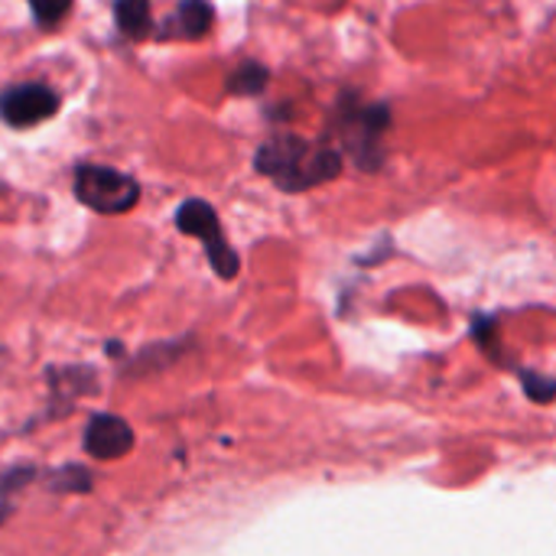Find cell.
Listing matches in <instances>:
<instances>
[{"mask_svg":"<svg viewBox=\"0 0 556 556\" xmlns=\"http://www.w3.org/2000/svg\"><path fill=\"white\" fill-rule=\"evenodd\" d=\"M254 166L257 173L270 176L283 192H303L336 179L342 173V156L326 143H309L303 137L280 134L254 153Z\"/></svg>","mask_w":556,"mask_h":556,"instance_id":"obj_1","label":"cell"},{"mask_svg":"<svg viewBox=\"0 0 556 556\" xmlns=\"http://www.w3.org/2000/svg\"><path fill=\"white\" fill-rule=\"evenodd\" d=\"M388 124H391V117H388L384 104H358L355 98H342L339 114H336L339 137L362 169H378L381 134L388 130Z\"/></svg>","mask_w":556,"mask_h":556,"instance_id":"obj_2","label":"cell"},{"mask_svg":"<svg viewBox=\"0 0 556 556\" xmlns=\"http://www.w3.org/2000/svg\"><path fill=\"white\" fill-rule=\"evenodd\" d=\"M75 195L81 205H88L101 215H124L140 202V186H137V179H130L111 166L85 163L75 169Z\"/></svg>","mask_w":556,"mask_h":556,"instance_id":"obj_3","label":"cell"},{"mask_svg":"<svg viewBox=\"0 0 556 556\" xmlns=\"http://www.w3.org/2000/svg\"><path fill=\"white\" fill-rule=\"evenodd\" d=\"M176 228L186 231V235L202 238L205 254H208V261H212V267H215V274H218L222 280H235V277H238L241 261H238V254L228 248V241H225V235H222V222H218V215H215V208H212L208 202H202V199L182 202V205L176 208Z\"/></svg>","mask_w":556,"mask_h":556,"instance_id":"obj_4","label":"cell"},{"mask_svg":"<svg viewBox=\"0 0 556 556\" xmlns=\"http://www.w3.org/2000/svg\"><path fill=\"white\" fill-rule=\"evenodd\" d=\"M59 111V94L49 85L39 81H26V85H13L0 94V117L10 127H33L49 121Z\"/></svg>","mask_w":556,"mask_h":556,"instance_id":"obj_5","label":"cell"},{"mask_svg":"<svg viewBox=\"0 0 556 556\" xmlns=\"http://www.w3.org/2000/svg\"><path fill=\"white\" fill-rule=\"evenodd\" d=\"M85 453L94 459H121L134 446V430L114 414H98L85 427Z\"/></svg>","mask_w":556,"mask_h":556,"instance_id":"obj_6","label":"cell"},{"mask_svg":"<svg viewBox=\"0 0 556 556\" xmlns=\"http://www.w3.org/2000/svg\"><path fill=\"white\" fill-rule=\"evenodd\" d=\"M212 26V7L208 0H182L173 16L166 20V33L169 36H182V39H199L205 36Z\"/></svg>","mask_w":556,"mask_h":556,"instance_id":"obj_7","label":"cell"},{"mask_svg":"<svg viewBox=\"0 0 556 556\" xmlns=\"http://www.w3.org/2000/svg\"><path fill=\"white\" fill-rule=\"evenodd\" d=\"M114 20L124 36L143 39L150 33V0H117L114 3Z\"/></svg>","mask_w":556,"mask_h":556,"instance_id":"obj_8","label":"cell"},{"mask_svg":"<svg viewBox=\"0 0 556 556\" xmlns=\"http://www.w3.org/2000/svg\"><path fill=\"white\" fill-rule=\"evenodd\" d=\"M267 68L264 65H257V62H241L238 68H235V75L228 78V91L231 94H261L264 91V85H267Z\"/></svg>","mask_w":556,"mask_h":556,"instance_id":"obj_9","label":"cell"},{"mask_svg":"<svg viewBox=\"0 0 556 556\" xmlns=\"http://www.w3.org/2000/svg\"><path fill=\"white\" fill-rule=\"evenodd\" d=\"M29 7H33V16L39 26H55L68 13L72 0H29Z\"/></svg>","mask_w":556,"mask_h":556,"instance_id":"obj_10","label":"cell"},{"mask_svg":"<svg viewBox=\"0 0 556 556\" xmlns=\"http://www.w3.org/2000/svg\"><path fill=\"white\" fill-rule=\"evenodd\" d=\"M521 381H525V391H528L534 401H541V404H547V401L556 394L554 378H538V375L525 371V375H521Z\"/></svg>","mask_w":556,"mask_h":556,"instance_id":"obj_11","label":"cell"}]
</instances>
